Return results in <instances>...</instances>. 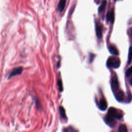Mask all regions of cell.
I'll list each match as a JSON object with an SVG mask.
<instances>
[{"label":"cell","instance_id":"cell-2","mask_svg":"<svg viewBox=\"0 0 132 132\" xmlns=\"http://www.w3.org/2000/svg\"><path fill=\"white\" fill-rule=\"evenodd\" d=\"M108 114L112 118L118 119H120L123 117V114L120 113L118 110L114 107H110L108 109Z\"/></svg>","mask_w":132,"mask_h":132},{"label":"cell","instance_id":"cell-8","mask_svg":"<svg viewBox=\"0 0 132 132\" xmlns=\"http://www.w3.org/2000/svg\"><path fill=\"white\" fill-rule=\"evenodd\" d=\"M107 104L106 100L104 98H102L100 100L99 102V108L101 110H105L107 108Z\"/></svg>","mask_w":132,"mask_h":132},{"label":"cell","instance_id":"cell-21","mask_svg":"<svg viewBox=\"0 0 132 132\" xmlns=\"http://www.w3.org/2000/svg\"><path fill=\"white\" fill-rule=\"evenodd\" d=\"M131 34L132 35V28H131Z\"/></svg>","mask_w":132,"mask_h":132},{"label":"cell","instance_id":"cell-4","mask_svg":"<svg viewBox=\"0 0 132 132\" xmlns=\"http://www.w3.org/2000/svg\"><path fill=\"white\" fill-rule=\"evenodd\" d=\"M104 121L105 123L111 127H113L116 124L113 118L109 116L108 114L105 117Z\"/></svg>","mask_w":132,"mask_h":132},{"label":"cell","instance_id":"cell-14","mask_svg":"<svg viewBox=\"0 0 132 132\" xmlns=\"http://www.w3.org/2000/svg\"><path fill=\"white\" fill-rule=\"evenodd\" d=\"M106 4H107L106 1H103L102 2V3H101L100 6L99 8H98V11H99V12H101V11H103V10H104L105 8V7H106Z\"/></svg>","mask_w":132,"mask_h":132},{"label":"cell","instance_id":"cell-17","mask_svg":"<svg viewBox=\"0 0 132 132\" xmlns=\"http://www.w3.org/2000/svg\"><path fill=\"white\" fill-rule=\"evenodd\" d=\"M132 74V66H131L127 71L126 72V76L127 77H129L130 75Z\"/></svg>","mask_w":132,"mask_h":132},{"label":"cell","instance_id":"cell-15","mask_svg":"<svg viewBox=\"0 0 132 132\" xmlns=\"http://www.w3.org/2000/svg\"><path fill=\"white\" fill-rule=\"evenodd\" d=\"M118 132H127V127L125 125H121L118 129Z\"/></svg>","mask_w":132,"mask_h":132},{"label":"cell","instance_id":"cell-12","mask_svg":"<svg viewBox=\"0 0 132 132\" xmlns=\"http://www.w3.org/2000/svg\"><path fill=\"white\" fill-rule=\"evenodd\" d=\"M62 132H78V131L73 127L69 126V127L63 128Z\"/></svg>","mask_w":132,"mask_h":132},{"label":"cell","instance_id":"cell-7","mask_svg":"<svg viewBox=\"0 0 132 132\" xmlns=\"http://www.w3.org/2000/svg\"><path fill=\"white\" fill-rule=\"evenodd\" d=\"M95 31L97 37L98 38H101L102 37V28L99 24H96L95 26Z\"/></svg>","mask_w":132,"mask_h":132},{"label":"cell","instance_id":"cell-9","mask_svg":"<svg viewBox=\"0 0 132 132\" xmlns=\"http://www.w3.org/2000/svg\"><path fill=\"white\" fill-rule=\"evenodd\" d=\"M124 96V92L121 90H118L116 93V97L118 101H122Z\"/></svg>","mask_w":132,"mask_h":132},{"label":"cell","instance_id":"cell-19","mask_svg":"<svg viewBox=\"0 0 132 132\" xmlns=\"http://www.w3.org/2000/svg\"><path fill=\"white\" fill-rule=\"evenodd\" d=\"M131 98H132V96L130 94H129L128 96V97H127V101L128 102H130L131 100Z\"/></svg>","mask_w":132,"mask_h":132},{"label":"cell","instance_id":"cell-20","mask_svg":"<svg viewBox=\"0 0 132 132\" xmlns=\"http://www.w3.org/2000/svg\"><path fill=\"white\" fill-rule=\"evenodd\" d=\"M130 84L132 86V76H131V78L130 80Z\"/></svg>","mask_w":132,"mask_h":132},{"label":"cell","instance_id":"cell-6","mask_svg":"<svg viewBox=\"0 0 132 132\" xmlns=\"http://www.w3.org/2000/svg\"><path fill=\"white\" fill-rule=\"evenodd\" d=\"M106 19H107V21H111V23H113L114 20V12L113 10H110L109 11L106 15Z\"/></svg>","mask_w":132,"mask_h":132},{"label":"cell","instance_id":"cell-3","mask_svg":"<svg viewBox=\"0 0 132 132\" xmlns=\"http://www.w3.org/2000/svg\"><path fill=\"white\" fill-rule=\"evenodd\" d=\"M111 88L113 92L116 93L118 91V89H119L118 78L116 76H113L111 79Z\"/></svg>","mask_w":132,"mask_h":132},{"label":"cell","instance_id":"cell-1","mask_svg":"<svg viewBox=\"0 0 132 132\" xmlns=\"http://www.w3.org/2000/svg\"><path fill=\"white\" fill-rule=\"evenodd\" d=\"M107 65L109 68H118L120 65V61L119 58L114 57H109L107 61Z\"/></svg>","mask_w":132,"mask_h":132},{"label":"cell","instance_id":"cell-18","mask_svg":"<svg viewBox=\"0 0 132 132\" xmlns=\"http://www.w3.org/2000/svg\"><path fill=\"white\" fill-rule=\"evenodd\" d=\"M58 86H59V90L61 91H62V84H61V80H59V82H58Z\"/></svg>","mask_w":132,"mask_h":132},{"label":"cell","instance_id":"cell-11","mask_svg":"<svg viewBox=\"0 0 132 132\" xmlns=\"http://www.w3.org/2000/svg\"><path fill=\"white\" fill-rule=\"evenodd\" d=\"M66 0H60L58 5V9L60 11H62L65 6Z\"/></svg>","mask_w":132,"mask_h":132},{"label":"cell","instance_id":"cell-13","mask_svg":"<svg viewBox=\"0 0 132 132\" xmlns=\"http://www.w3.org/2000/svg\"><path fill=\"white\" fill-rule=\"evenodd\" d=\"M132 60V46L129 48L128 56V64H130Z\"/></svg>","mask_w":132,"mask_h":132},{"label":"cell","instance_id":"cell-5","mask_svg":"<svg viewBox=\"0 0 132 132\" xmlns=\"http://www.w3.org/2000/svg\"><path fill=\"white\" fill-rule=\"evenodd\" d=\"M23 71L22 67H18L13 69L8 74L9 77H11L13 76H15L17 75L20 74Z\"/></svg>","mask_w":132,"mask_h":132},{"label":"cell","instance_id":"cell-16","mask_svg":"<svg viewBox=\"0 0 132 132\" xmlns=\"http://www.w3.org/2000/svg\"><path fill=\"white\" fill-rule=\"evenodd\" d=\"M59 111H60L61 117L63 119H65L66 118V115H65V112L64 109L62 107H59Z\"/></svg>","mask_w":132,"mask_h":132},{"label":"cell","instance_id":"cell-10","mask_svg":"<svg viewBox=\"0 0 132 132\" xmlns=\"http://www.w3.org/2000/svg\"><path fill=\"white\" fill-rule=\"evenodd\" d=\"M108 50L111 54H112L113 55H116V56L119 55V52H118V50L114 46H112V45L109 46L108 47Z\"/></svg>","mask_w":132,"mask_h":132},{"label":"cell","instance_id":"cell-22","mask_svg":"<svg viewBox=\"0 0 132 132\" xmlns=\"http://www.w3.org/2000/svg\"><path fill=\"white\" fill-rule=\"evenodd\" d=\"M114 1H118V0H114Z\"/></svg>","mask_w":132,"mask_h":132}]
</instances>
